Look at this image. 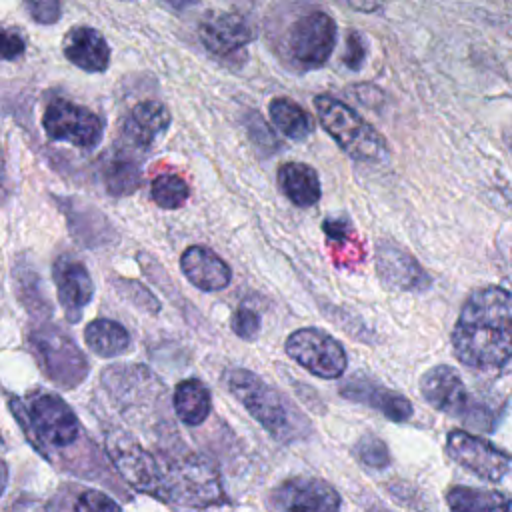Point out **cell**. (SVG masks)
Masks as SVG:
<instances>
[{"instance_id": "6da1fadb", "label": "cell", "mask_w": 512, "mask_h": 512, "mask_svg": "<svg viewBox=\"0 0 512 512\" xmlns=\"http://www.w3.org/2000/svg\"><path fill=\"white\" fill-rule=\"evenodd\" d=\"M456 358L474 370H498L512 356V298L484 286L468 296L452 330Z\"/></svg>"}, {"instance_id": "7a4b0ae2", "label": "cell", "mask_w": 512, "mask_h": 512, "mask_svg": "<svg viewBox=\"0 0 512 512\" xmlns=\"http://www.w3.org/2000/svg\"><path fill=\"white\" fill-rule=\"evenodd\" d=\"M224 382L230 394L276 440L296 442L310 432V424L302 412L254 372L246 368H230L224 372Z\"/></svg>"}, {"instance_id": "3957f363", "label": "cell", "mask_w": 512, "mask_h": 512, "mask_svg": "<svg viewBox=\"0 0 512 512\" xmlns=\"http://www.w3.org/2000/svg\"><path fill=\"white\" fill-rule=\"evenodd\" d=\"M160 466V500L188 508H206L224 502L220 474L212 462L194 452H170Z\"/></svg>"}, {"instance_id": "277c9868", "label": "cell", "mask_w": 512, "mask_h": 512, "mask_svg": "<svg viewBox=\"0 0 512 512\" xmlns=\"http://www.w3.org/2000/svg\"><path fill=\"white\" fill-rule=\"evenodd\" d=\"M10 410L26 432V438L44 456L46 448H70L82 436V428L74 410L56 394L36 392L30 396L28 406H24L22 400L12 398Z\"/></svg>"}, {"instance_id": "5b68a950", "label": "cell", "mask_w": 512, "mask_h": 512, "mask_svg": "<svg viewBox=\"0 0 512 512\" xmlns=\"http://www.w3.org/2000/svg\"><path fill=\"white\" fill-rule=\"evenodd\" d=\"M314 110L322 128L350 158L358 162H382L386 158L388 148L380 132L348 104L320 94L314 96Z\"/></svg>"}, {"instance_id": "8992f818", "label": "cell", "mask_w": 512, "mask_h": 512, "mask_svg": "<svg viewBox=\"0 0 512 512\" xmlns=\"http://www.w3.org/2000/svg\"><path fill=\"white\" fill-rule=\"evenodd\" d=\"M28 344L38 366L62 388L78 386L88 374V362L76 342L58 326L42 324L28 334Z\"/></svg>"}, {"instance_id": "52a82bcc", "label": "cell", "mask_w": 512, "mask_h": 512, "mask_svg": "<svg viewBox=\"0 0 512 512\" xmlns=\"http://www.w3.org/2000/svg\"><path fill=\"white\" fill-rule=\"evenodd\" d=\"M336 22L322 10H306L286 30V54L292 64L304 70L326 64L336 46Z\"/></svg>"}, {"instance_id": "ba28073f", "label": "cell", "mask_w": 512, "mask_h": 512, "mask_svg": "<svg viewBox=\"0 0 512 512\" xmlns=\"http://www.w3.org/2000/svg\"><path fill=\"white\" fill-rule=\"evenodd\" d=\"M284 350L296 364H300L314 376L326 380L342 376L348 366V358L342 344L320 328L310 326L294 330L286 338Z\"/></svg>"}, {"instance_id": "9c48e42d", "label": "cell", "mask_w": 512, "mask_h": 512, "mask_svg": "<svg viewBox=\"0 0 512 512\" xmlns=\"http://www.w3.org/2000/svg\"><path fill=\"white\" fill-rule=\"evenodd\" d=\"M42 128L50 140L68 142L82 150L96 148L104 130L96 112L64 98H56L46 106Z\"/></svg>"}, {"instance_id": "30bf717a", "label": "cell", "mask_w": 512, "mask_h": 512, "mask_svg": "<svg viewBox=\"0 0 512 512\" xmlns=\"http://www.w3.org/2000/svg\"><path fill=\"white\" fill-rule=\"evenodd\" d=\"M106 450L118 474L138 492L160 498V466L156 456L122 430H112L106 436Z\"/></svg>"}, {"instance_id": "8fae6325", "label": "cell", "mask_w": 512, "mask_h": 512, "mask_svg": "<svg viewBox=\"0 0 512 512\" xmlns=\"http://www.w3.org/2000/svg\"><path fill=\"white\" fill-rule=\"evenodd\" d=\"M272 512H340V494L322 478H288L266 498Z\"/></svg>"}, {"instance_id": "7c38bea8", "label": "cell", "mask_w": 512, "mask_h": 512, "mask_svg": "<svg viewBox=\"0 0 512 512\" xmlns=\"http://www.w3.org/2000/svg\"><path fill=\"white\" fill-rule=\"evenodd\" d=\"M446 454L462 468L490 482H500L510 472L508 452L466 430H452L448 434Z\"/></svg>"}, {"instance_id": "4fadbf2b", "label": "cell", "mask_w": 512, "mask_h": 512, "mask_svg": "<svg viewBox=\"0 0 512 512\" xmlns=\"http://www.w3.org/2000/svg\"><path fill=\"white\" fill-rule=\"evenodd\" d=\"M198 36L210 54L232 58L242 54L254 40V30L240 14L212 12L200 22Z\"/></svg>"}, {"instance_id": "5bb4252c", "label": "cell", "mask_w": 512, "mask_h": 512, "mask_svg": "<svg viewBox=\"0 0 512 512\" xmlns=\"http://www.w3.org/2000/svg\"><path fill=\"white\" fill-rule=\"evenodd\" d=\"M52 276L58 292V302L70 322H78L82 310L94 296V284L86 266L72 258L60 256L52 266Z\"/></svg>"}, {"instance_id": "9a60e30c", "label": "cell", "mask_w": 512, "mask_h": 512, "mask_svg": "<svg viewBox=\"0 0 512 512\" xmlns=\"http://www.w3.org/2000/svg\"><path fill=\"white\" fill-rule=\"evenodd\" d=\"M376 270L382 282L396 290H426L430 276L418 260L402 246L380 240L376 248Z\"/></svg>"}, {"instance_id": "2e32d148", "label": "cell", "mask_w": 512, "mask_h": 512, "mask_svg": "<svg viewBox=\"0 0 512 512\" xmlns=\"http://www.w3.org/2000/svg\"><path fill=\"white\" fill-rule=\"evenodd\" d=\"M420 394L432 408L444 414H452L460 418H464L466 414V408H468L466 386L460 374L446 364L434 366L422 374Z\"/></svg>"}, {"instance_id": "e0dca14e", "label": "cell", "mask_w": 512, "mask_h": 512, "mask_svg": "<svg viewBox=\"0 0 512 512\" xmlns=\"http://www.w3.org/2000/svg\"><path fill=\"white\" fill-rule=\"evenodd\" d=\"M180 270L202 292H216L230 284V266L206 246H190L180 256Z\"/></svg>"}, {"instance_id": "ac0fdd59", "label": "cell", "mask_w": 512, "mask_h": 512, "mask_svg": "<svg viewBox=\"0 0 512 512\" xmlns=\"http://www.w3.org/2000/svg\"><path fill=\"white\" fill-rule=\"evenodd\" d=\"M342 396L354 400V402H362L374 410H378L380 414H384L386 418L394 420V422H404L412 416L414 408L410 404V400L396 392V390H390L386 386H380L368 378H362V376H356V378H350L344 386H342Z\"/></svg>"}, {"instance_id": "d6986e66", "label": "cell", "mask_w": 512, "mask_h": 512, "mask_svg": "<svg viewBox=\"0 0 512 512\" xmlns=\"http://www.w3.org/2000/svg\"><path fill=\"white\" fill-rule=\"evenodd\" d=\"M62 52L68 62L84 72H104L110 64L106 38L90 26H74L62 38Z\"/></svg>"}, {"instance_id": "ffe728a7", "label": "cell", "mask_w": 512, "mask_h": 512, "mask_svg": "<svg viewBox=\"0 0 512 512\" xmlns=\"http://www.w3.org/2000/svg\"><path fill=\"white\" fill-rule=\"evenodd\" d=\"M170 126V112L162 102H138L126 116L122 132L130 146L148 148Z\"/></svg>"}, {"instance_id": "44dd1931", "label": "cell", "mask_w": 512, "mask_h": 512, "mask_svg": "<svg viewBox=\"0 0 512 512\" xmlns=\"http://www.w3.org/2000/svg\"><path fill=\"white\" fill-rule=\"evenodd\" d=\"M278 184L284 196L298 208L314 206L322 194L316 170L304 162H284L278 168Z\"/></svg>"}, {"instance_id": "7402d4cb", "label": "cell", "mask_w": 512, "mask_h": 512, "mask_svg": "<svg viewBox=\"0 0 512 512\" xmlns=\"http://www.w3.org/2000/svg\"><path fill=\"white\" fill-rule=\"evenodd\" d=\"M172 406L176 416L188 426H200L212 408L210 390L198 378H186L174 388Z\"/></svg>"}, {"instance_id": "603a6c76", "label": "cell", "mask_w": 512, "mask_h": 512, "mask_svg": "<svg viewBox=\"0 0 512 512\" xmlns=\"http://www.w3.org/2000/svg\"><path fill=\"white\" fill-rule=\"evenodd\" d=\"M84 340H86L88 348L102 358H112V356L124 354L132 342L128 330L120 322L108 320V318L92 320L84 328Z\"/></svg>"}, {"instance_id": "cb8c5ba5", "label": "cell", "mask_w": 512, "mask_h": 512, "mask_svg": "<svg viewBox=\"0 0 512 512\" xmlns=\"http://www.w3.org/2000/svg\"><path fill=\"white\" fill-rule=\"evenodd\" d=\"M446 502L452 512H508L510 500L496 490L452 486L446 492Z\"/></svg>"}, {"instance_id": "d4e9b609", "label": "cell", "mask_w": 512, "mask_h": 512, "mask_svg": "<svg viewBox=\"0 0 512 512\" xmlns=\"http://www.w3.org/2000/svg\"><path fill=\"white\" fill-rule=\"evenodd\" d=\"M68 214V226H70V234L86 244V246H94V244H102L106 242V236L110 232V226L106 222V218L84 204L78 202H68V206L64 208Z\"/></svg>"}, {"instance_id": "484cf974", "label": "cell", "mask_w": 512, "mask_h": 512, "mask_svg": "<svg viewBox=\"0 0 512 512\" xmlns=\"http://www.w3.org/2000/svg\"><path fill=\"white\" fill-rule=\"evenodd\" d=\"M270 118L276 128L290 140H304L314 128L308 112L300 104L284 96H278L270 102Z\"/></svg>"}, {"instance_id": "4316f807", "label": "cell", "mask_w": 512, "mask_h": 512, "mask_svg": "<svg viewBox=\"0 0 512 512\" xmlns=\"http://www.w3.org/2000/svg\"><path fill=\"white\" fill-rule=\"evenodd\" d=\"M104 186L112 196H128L140 186V168L134 158L116 152L104 164Z\"/></svg>"}, {"instance_id": "83f0119b", "label": "cell", "mask_w": 512, "mask_h": 512, "mask_svg": "<svg viewBox=\"0 0 512 512\" xmlns=\"http://www.w3.org/2000/svg\"><path fill=\"white\" fill-rule=\"evenodd\" d=\"M152 200L164 208V210H176L180 206H184V202L190 196V188L188 184L176 176V174H160L158 178H154L152 188H150Z\"/></svg>"}, {"instance_id": "f1b7e54d", "label": "cell", "mask_w": 512, "mask_h": 512, "mask_svg": "<svg viewBox=\"0 0 512 512\" xmlns=\"http://www.w3.org/2000/svg\"><path fill=\"white\" fill-rule=\"evenodd\" d=\"M354 454L356 458L370 468H386L390 464V452L384 440H380L376 434L368 432L360 436V440L354 444Z\"/></svg>"}, {"instance_id": "f546056e", "label": "cell", "mask_w": 512, "mask_h": 512, "mask_svg": "<svg viewBox=\"0 0 512 512\" xmlns=\"http://www.w3.org/2000/svg\"><path fill=\"white\" fill-rule=\"evenodd\" d=\"M116 286H118V290H120L132 304H136L140 310L150 312V314H156V312L160 310V302H158V300L152 296V292H150L148 288H144L140 282L120 278V280H116Z\"/></svg>"}, {"instance_id": "4dcf8cb0", "label": "cell", "mask_w": 512, "mask_h": 512, "mask_svg": "<svg viewBox=\"0 0 512 512\" xmlns=\"http://www.w3.org/2000/svg\"><path fill=\"white\" fill-rule=\"evenodd\" d=\"M74 512H122L118 502L100 490H84L76 502Z\"/></svg>"}, {"instance_id": "1f68e13d", "label": "cell", "mask_w": 512, "mask_h": 512, "mask_svg": "<svg viewBox=\"0 0 512 512\" xmlns=\"http://www.w3.org/2000/svg\"><path fill=\"white\" fill-rule=\"evenodd\" d=\"M230 326H232V332L238 338L254 340L258 336V332H260V316L252 308L240 306V308L234 310V314L230 318Z\"/></svg>"}, {"instance_id": "d6a6232c", "label": "cell", "mask_w": 512, "mask_h": 512, "mask_svg": "<svg viewBox=\"0 0 512 512\" xmlns=\"http://www.w3.org/2000/svg\"><path fill=\"white\" fill-rule=\"evenodd\" d=\"M30 18L38 24H54L60 20V0H24Z\"/></svg>"}, {"instance_id": "836d02e7", "label": "cell", "mask_w": 512, "mask_h": 512, "mask_svg": "<svg viewBox=\"0 0 512 512\" xmlns=\"http://www.w3.org/2000/svg\"><path fill=\"white\" fill-rule=\"evenodd\" d=\"M366 60V44L358 32H348L346 40V52H344V64L350 70H360Z\"/></svg>"}, {"instance_id": "e575fe53", "label": "cell", "mask_w": 512, "mask_h": 512, "mask_svg": "<svg viewBox=\"0 0 512 512\" xmlns=\"http://www.w3.org/2000/svg\"><path fill=\"white\" fill-rule=\"evenodd\" d=\"M26 52V42L16 32L0 30V60H16Z\"/></svg>"}, {"instance_id": "d590c367", "label": "cell", "mask_w": 512, "mask_h": 512, "mask_svg": "<svg viewBox=\"0 0 512 512\" xmlns=\"http://www.w3.org/2000/svg\"><path fill=\"white\" fill-rule=\"evenodd\" d=\"M10 512H56L48 502L38 498H20L10 506Z\"/></svg>"}, {"instance_id": "8d00e7d4", "label": "cell", "mask_w": 512, "mask_h": 512, "mask_svg": "<svg viewBox=\"0 0 512 512\" xmlns=\"http://www.w3.org/2000/svg\"><path fill=\"white\" fill-rule=\"evenodd\" d=\"M332 2L356 12H376L384 4V0H332Z\"/></svg>"}, {"instance_id": "74e56055", "label": "cell", "mask_w": 512, "mask_h": 512, "mask_svg": "<svg viewBox=\"0 0 512 512\" xmlns=\"http://www.w3.org/2000/svg\"><path fill=\"white\" fill-rule=\"evenodd\" d=\"M6 486H8V466H6V462L0 458V496H2V492L6 490Z\"/></svg>"}, {"instance_id": "f35d334b", "label": "cell", "mask_w": 512, "mask_h": 512, "mask_svg": "<svg viewBox=\"0 0 512 512\" xmlns=\"http://www.w3.org/2000/svg\"><path fill=\"white\" fill-rule=\"evenodd\" d=\"M2 166H4V154H2V148H0V170H2Z\"/></svg>"}, {"instance_id": "ab89813d", "label": "cell", "mask_w": 512, "mask_h": 512, "mask_svg": "<svg viewBox=\"0 0 512 512\" xmlns=\"http://www.w3.org/2000/svg\"><path fill=\"white\" fill-rule=\"evenodd\" d=\"M0 442H2V436H0Z\"/></svg>"}, {"instance_id": "60d3db41", "label": "cell", "mask_w": 512, "mask_h": 512, "mask_svg": "<svg viewBox=\"0 0 512 512\" xmlns=\"http://www.w3.org/2000/svg\"><path fill=\"white\" fill-rule=\"evenodd\" d=\"M124 2H128V0H124Z\"/></svg>"}]
</instances>
